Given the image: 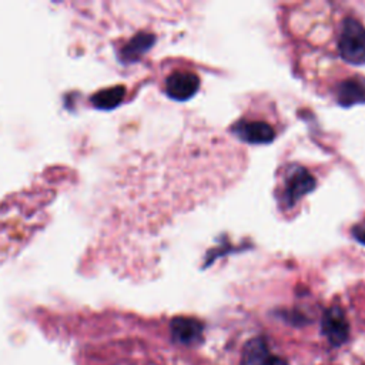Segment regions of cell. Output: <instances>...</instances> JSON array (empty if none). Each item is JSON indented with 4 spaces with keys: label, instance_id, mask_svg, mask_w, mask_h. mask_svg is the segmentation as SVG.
<instances>
[{
    "label": "cell",
    "instance_id": "obj_1",
    "mask_svg": "<svg viewBox=\"0 0 365 365\" xmlns=\"http://www.w3.org/2000/svg\"><path fill=\"white\" fill-rule=\"evenodd\" d=\"M338 51L349 64H365V27L362 23L352 17L344 20L338 38Z\"/></svg>",
    "mask_w": 365,
    "mask_h": 365
},
{
    "label": "cell",
    "instance_id": "obj_2",
    "mask_svg": "<svg viewBox=\"0 0 365 365\" xmlns=\"http://www.w3.org/2000/svg\"><path fill=\"white\" fill-rule=\"evenodd\" d=\"M241 365H288V362L274 354L264 338L255 336L245 342Z\"/></svg>",
    "mask_w": 365,
    "mask_h": 365
},
{
    "label": "cell",
    "instance_id": "obj_3",
    "mask_svg": "<svg viewBox=\"0 0 365 365\" xmlns=\"http://www.w3.org/2000/svg\"><path fill=\"white\" fill-rule=\"evenodd\" d=\"M321 329H322L324 336L328 339V342L331 345L339 346L344 342H346L348 334H349V327H348V321L345 318L344 311L336 305L328 308L324 312Z\"/></svg>",
    "mask_w": 365,
    "mask_h": 365
},
{
    "label": "cell",
    "instance_id": "obj_4",
    "mask_svg": "<svg viewBox=\"0 0 365 365\" xmlns=\"http://www.w3.org/2000/svg\"><path fill=\"white\" fill-rule=\"evenodd\" d=\"M200 78L192 71H174L165 80V93L175 101H187L195 96Z\"/></svg>",
    "mask_w": 365,
    "mask_h": 365
},
{
    "label": "cell",
    "instance_id": "obj_5",
    "mask_svg": "<svg viewBox=\"0 0 365 365\" xmlns=\"http://www.w3.org/2000/svg\"><path fill=\"white\" fill-rule=\"evenodd\" d=\"M315 187L314 177L302 167H292L288 171L284 185V200L287 205H294L305 194L312 191Z\"/></svg>",
    "mask_w": 365,
    "mask_h": 365
},
{
    "label": "cell",
    "instance_id": "obj_6",
    "mask_svg": "<svg viewBox=\"0 0 365 365\" xmlns=\"http://www.w3.org/2000/svg\"><path fill=\"white\" fill-rule=\"evenodd\" d=\"M232 133L250 144H268L275 138V130L264 121H238Z\"/></svg>",
    "mask_w": 365,
    "mask_h": 365
},
{
    "label": "cell",
    "instance_id": "obj_7",
    "mask_svg": "<svg viewBox=\"0 0 365 365\" xmlns=\"http://www.w3.org/2000/svg\"><path fill=\"white\" fill-rule=\"evenodd\" d=\"M171 335L173 339L181 345H195L202 338V324L190 317H175L171 321Z\"/></svg>",
    "mask_w": 365,
    "mask_h": 365
},
{
    "label": "cell",
    "instance_id": "obj_8",
    "mask_svg": "<svg viewBox=\"0 0 365 365\" xmlns=\"http://www.w3.org/2000/svg\"><path fill=\"white\" fill-rule=\"evenodd\" d=\"M336 101L342 107L365 104V84L359 80H345L336 87Z\"/></svg>",
    "mask_w": 365,
    "mask_h": 365
},
{
    "label": "cell",
    "instance_id": "obj_9",
    "mask_svg": "<svg viewBox=\"0 0 365 365\" xmlns=\"http://www.w3.org/2000/svg\"><path fill=\"white\" fill-rule=\"evenodd\" d=\"M124 97V87H113L100 91L98 94L94 96V104L101 108H113L117 106Z\"/></svg>",
    "mask_w": 365,
    "mask_h": 365
},
{
    "label": "cell",
    "instance_id": "obj_10",
    "mask_svg": "<svg viewBox=\"0 0 365 365\" xmlns=\"http://www.w3.org/2000/svg\"><path fill=\"white\" fill-rule=\"evenodd\" d=\"M154 43V37L150 34H140L137 36L125 48V56L128 58H135L137 56L147 51Z\"/></svg>",
    "mask_w": 365,
    "mask_h": 365
},
{
    "label": "cell",
    "instance_id": "obj_11",
    "mask_svg": "<svg viewBox=\"0 0 365 365\" xmlns=\"http://www.w3.org/2000/svg\"><path fill=\"white\" fill-rule=\"evenodd\" d=\"M355 238H356L361 244L365 245V230H362V231H359V232H355Z\"/></svg>",
    "mask_w": 365,
    "mask_h": 365
}]
</instances>
